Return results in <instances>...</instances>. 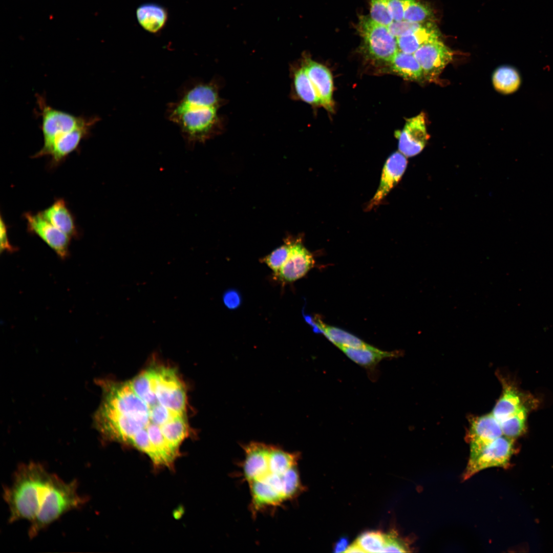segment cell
<instances>
[{
	"mask_svg": "<svg viewBox=\"0 0 553 553\" xmlns=\"http://www.w3.org/2000/svg\"><path fill=\"white\" fill-rule=\"evenodd\" d=\"M409 547L405 543L394 535H387L386 544L383 552H409Z\"/></svg>",
	"mask_w": 553,
	"mask_h": 553,
	"instance_id": "obj_30",
	"label": "cell"
},
{
	"mask_svg": "<svg viewBox=\"0 0 553 553\" xmlns=\"http://www.w3.org/2000/svg\"><path fill=\"white\" fill-rule=\"evenodd\" d=\"M514 442V439L501 436L482 444L471 445L463 479L467 480L487 468L505 466L513 453Z\"/></svg>",
	"mask_w": 553,
	"mask_h": 553,
	"instance_id": "obj_6",
	"label": "cell"
},
{
	"mask_svg": "<svg viewBox=\"0 0 553 553\" xmlns=\"http://www.w3.org/2000/svg\"><path fill=\"white\" fill-rule=\"evenodd\" d=\"M500 422L492 414L474 418L467 435L470 445L484 444L502 436Z\"/></svg>",
	"mask_w": 553,
	"mask_h": 553,
	"instance_id": "obj_14",
	"label": "cell"
},
{
	"mask_svg": "<svg viewBox=\"0 0 553 553\" xmlns=\"http://www.w3.org/2000/svg\"><path fill=\"white\" fill-rule=\"evenodd\" d=\"M428 23H417L405 20L393 21L388 27L392 34L397 38L415 33L424 27Z\"/></svg>",
	"mask_w": 553,
	"mask_h": 553,
	"instance_id": "obj_29",
	"label": "cell"
},
{
	"mask_svg": "<svg viewBox=\"0 0 553 553\" xmlns=\"http://www.w3.org/2000/svg\"><path fill=\"white\" fill-rule=\"evenodd\" d=\"M520 393L513 386L504 385L502 394L492 413L500 423L524 406Z\"/></svg>",
	"mask_w": 553,
	"mask_h": 553,
	"instance_id": "obj_18",
	"label": "cell"
},
{
	"mask_svg": "<svg viewBox=\"0 0 553 553\" xmlns=\"http://www.w3.org/2000/svg\"><path fill=\"white\" fill-rule=\"evenodd\" d=\"M4 497L9 508V521H29V536L32 538L85 502L78 494L76 481L66 482L35 462L18 467Z\"/></svg>",
	"mask_w": 553,
	"mask_h": 553,
	"instance_id": "obj_2",
	"label": "cell"
},
{
	"mask_svg": "<svg viewBox=\"0 0 553 553\" xmlns=\"http://www.w3.org/2000/svg\"><path fill=\"white\" fill-rule=\"evenodd\" d=\"M370 18L372 20L386 26L393 22L387 0H370Z\"/></svg>",
	"mask_w": 553,
	"mask_h": 553,
	"instance_id": "obj_28",
	"label": "cell"
},
{
	"mask_svg": "<svg viewBox=\"0 0 553 553\" xmlns=\"http://www.w3.org/2000/svg\"><path fill=\"white\" fill-rule=\"evenodd\" d=\"M493 83L495 89L504 94H511L516 91L520 84V78L517 71L512 67L502 66L494 72Z\"/></svg>",
	"mask_w": 553,
	"mask_h": 553,
	"instance_id": "obj_22",
	"label": "cell"
},
{
	"mask_svg": "<svg viewBox=\"0 0 553 553\" xmlns=\"http://www.w3.org/2000/svg\"><path fill=\"white\" fill-rule=\"evenodd\" d=\"M37 104L38 115L41 119L40 129L44 144L40 150L34 154L33 158L42 157L54 141L88 123L94 117L75 116L53 108L47 103L45 97L39 95H37Z\"/></svg>",
	"mask_w": 553,
	"mask_h": 553,
	"instance_id": "obj_5",
	"label": "cell"
},
{
	"mask_svg": "<svg viewBox=\"0 0 553 553\" xmlns=\"http://www.w3.org/2000/svg\"><path fill=\"white\" fill-rule=\"evenodd\" d=\"M413 55L422 69L424 79L429 81L438 78L453 57L451 49L439 38L424 44Z\"/></svg>",
	"mask_w": 553,
	"mask_h": 553,
	"instance_id": "obj_8",
	"label": "cell"
},
{
	"mask_svg": "<svg viewBox=\"0 0 553 553\" xmlns=\"http://www.w3.org/2000/svg\"><path fill=\"white\" fill-rule=\"evenodd\" d=\"M247 484L253 517L282 507L297 497L303 487L297 465L272 448L266 464Z\"/></svg>",
	"mask_w": 553,
	"mask_h": 553,
	"instance_id": "obj_3",
	"label": "cell"
},
{
	"mask_svg": "<svg viewBox=\"0 0 553 553\" xmlns=\"http://www.w3.org/2000/svg\"><path fill=\"white\" fill-rule=\"evenodd\" d=\"M345 552H365L363 549L359 546L356 542L348 546Z\"/></svg>",
	"mask_w": 553,
	"mask_h": 553,
	"instance_id": "obj_35",
	"label": "cell"
},
{
	"mask_svg": "<svg viewBox=\"0 0 553 553\" xmlns=\"http://www.w3.org/2000/svg\"><path fill=\"white\" fill-rule=\"evenodd\" d=\"M396 135L398 139V150L405 156L411 157L420 153L430 138L424 113L421 112L407 119L403 129Z\"/></svg>",
	"mask_w": 553,
	"mask_h": 553,
	"instance_id": "obj_10",
	"label": "cell"
},
{
	"mask_svg": "<svg viewBox=\"0 0 553 553\" xmlns=\"http://www.w3.org/2000/svg\"><path fill=\"white\" fill-rule=\"evenodd\" d=\"M389 63L391 70L405 79L420 81L424 78L422 69L412 54L399 51Z\"/></svg>",
	"mask_w": 553,
	"mask_h": 553,
	"instance_id": "obj_21",
	"label": "cell"
},
{
	"mask_svg": "<svg viewBox=\"0 0 553 553\" xmlns=\"http://www.w3.org/2000/svg\"><path fill=\"white\" fill-rule=\"evenodd\" d=\"M166 113L168 120L179 127L189 147L209 138L217 127V108L182 97L168 103Z\"/></svg>",
	"mask_w": 553,
	"mask_h": 553,
	"instance_id": "obj_4",
	"label": "cell"
},
{
	"mask_svg": "<svg viewBox=\"0 0 553 553\" xmlns=\"http://www.w3.org/2000/svg\"><path fill=\"white\" fill-rule=\"evenodd\" d=\"M386 541L387 535L372 531L361 534L356 542L365 552H383Z\"/></svg>",
	"mask_w": 553,
	"mask_h": 553,
	"instance_id": "obj_26",
	"label": "cell"
},
{
	"mask_svg": "<svg viewBox=\"0 0 553 553\" xmlns=\"http://www.w3.org/2000/svg\"><path fill=\"white\" fill-rule=\"evenodd\" d=\"M348 547V541L345 537L341 538L335 544L334 551L335 552H345Z\"/></svg>",
	"mask_w": 553,
	"mask_h": 553,
	"instance_id": "obj_34",
	"label": "cell"
},
{
	"mask_svg": "<svg viewBox=\"0 0 553 553\" xmlns=\"http://www.w3.org/2000/svg\"><path fill=\"white\" fill-rule=\"evenodd\" d=\"M439 34L434 23L430 22L415 33L396 38L399 50L413 54L424 44L439 38Z\"/></svg>",
	"mask_w": 553,
	"mask_h": 553,
	"instance_id": "obj_19",
	"label": "cell"
},
{
	"mask_svg": "<svg viewBox=\"0 0 553 553\" xmlns=\"http://www.w3.org/2000/svg\"><path fill=\"white\" fill-rule=\"evenodd\" d=\"M528 409L522 406L515 414L500 422L503 434L511 438H515L523 434L526 430Z\"/></svg>",
	"mask_w": 553,
	"mask_h": 553,
	"instance_id": "obj_24",
	"label": "cell"
},
{
	"mask_svg": "<svg viewBox=\"0 0 553 553\" xmlns=\"http://www.w3.org/2000/svg\"><path fill=\"white\" fill-rule=\"evenodd\" d=\"M303 67L317 94L320 104L329 111L333 108V80L330 71L323 65L306 58Z\"/></svg>",
	"mask_w": 553,
	"mask_h": 553,
	"instance_id": "obj_13",
	"label": "cell"
},
{
	"mask_svg": "<svg viewBox=\"0 0 553 553\" xmlns=\"http://www.w3.org/2000/svg\"><path fill=\"white\" fill-rule=\"evenodd\" d=\"M293 82L296 94L302 100L309 104H320L317 94L302 65L294 72Z\"/></svg>",
	"mask_w": 553,
	"mask_h": 553,
	"instance_id": "obj_23",
	"label": "cell"
},
{
	"mask_svg": "<svg viewBox=\"0 0 553 553\" xmlns=\"http://www.w3.org/2000/svg\"><path fill=\"white\" fill-rule=\"evenodd\" d=\"M406 157L396 152L387 159L383 167L379 185L370 200L368 209H372L381 203L391 190L401 179L407 166Z\"/></svg>",
	"mask_w": 553,
	"mask_h": 553,
	"instance_id": "obj_12",
	"label": "cell"
},
{
	"mask_svg": "<svg viewBox=\"0 0 553 553\" xmlns=\"http://www.w3.org/2000/svg\"><path fill=\"white\" fill-rule=\"evenodd\" d=\"M223 301L226 307L230 309H235L240 306L241 296L237 290L229 289L224 292Z\"/></svg>",
	"mask_w": 553,
	"mask_h": 553,
	"instance_id": "obj_32",
	"label": "cell"
},
{
	"mask_svg": "<svg viewBox=\"0 0 553 553\" xmlns=\"http://www.w3.org/2000/svg\"><path fill=\"white\" fill-rule=\"evenodd\" d=\"M339 349L351 360L366 368H373L381 360L396 357L399 353L382 351L373 346L368 348L341 347Z\"/></svg>",
	"mask_w": 553,
	"mask_h": 553,
	"instance_id": "obj_17",
	"label": "cell"
},
{
	"mask_svg": "<svg viewBox=\"0 0 553 553\" xmlns=\"http://www.w3.org/2000/svg\"><path fill=\"white\" fill-rule=\"evenodd\" d=\"M98 384L102 399L94 422L102 437L142 452L156 468H173L189 434L186 392L176 370L155 365L129 380Z\"/></svg>",
	"mask_w": 553,
	"mask_h": 553,
	"instance_id": "obj_1",
	"label": "cell"
},
{
	"mask_svg": "<svg viewBox=\"0 0 553 553\" xmlns=\"http://www.w3.org/2000/svg\"><path fill=\"white\" fill-rule=\"evenodd\" d=\"M288 257L275 275L283 282H292L304 276L314 264L311 253L299 241L291 242Z\"/></svg>",
	"mask_w": 553,
	"mask_h": 553,
	"instance_id": "obj_11",
	"label": "cell"
},
{
	"mask_svg": "<svg viewBox=\"0 0 553 553\" xmlns=\"http://www.w3.org/2000/svg\"><path fill=\"white\" fill-rule=\"evenodd\" d=\"M40 212L48 222L70 238L78 237V232L74 216L63 199H57Z\"/></svg>",
	"mask_w": 553,
	"mask_h": 553,
	"instance_id": "obj_15",
	"label": "cell"
},
{
	"mask_svg": "<svg viewBox=\"0 0 553 553\" xmlns=\"http://www.w3.org/2000/svg\"><path fill=\"white\" fill-rule=\"evenodd\" d=\"M358 29L366 49L374 59L390 62L399 51L397 38L392 34L388 26L370 17L363 16L359 20Z\"/></svg>",
	"mask_w": 553,
	"mask_h": 553,
	"instance_id": "obj_7",
	"label": "cell"
},
{
	"mask_svg": "<svg viewBox=\"0 0 553 553\" xmlns=\"http://www.w3.org/2000/svg\"><path fill=\"white\" fill-rule=\"evenodd\" d=\"M0 247L1 251H12L13 248L10 244L7 233V226L2 217L0 226Z\"/></svg>",
	"mask_w": 553,
	"mask_h": 553,
	"instance_id": "obj_33",
	"label": "cell"
},
{
	"mask_svg": "<svg viewBox=\"0 0 553 553\" xmlns=\"http://www.w3.org/2000/svg\"><path fill=\"white\" fill-rule=\"evenodd\" d=\"M290 251L289 242L273 250L263 259L265 263L276 275L287 260Z\"/></svg>",
	"mask_w": 553,
	"mask_h": 553,
	"instance_id": "obj_27",
	"label": "cell"
},
{
	"mask_svg": "<svg viewBox=\"0 0 553 553\" xmlns=\"http://www.w3.org/2000/svg\"><path fill=\"white\" fill-rule=\"evenodd\" d=\"M24 217L29 232L35 234L61 258L69 255L70 237L48 222L40 212H26Z\"/></svg>",
	"mask_w": 553,
	"mask_h": 553,
	"instance_id": "obj_9",
	"label": "cell"
},
{
	"mask_svg": "<svg viewBox=\"0 0 553 553\" xmlns=\"http://www.w3.org/2000/svg\"><path fill=\"white\" fill-rule=\"evenodd\" d=\"M136 17L139 25L151 33H156L164 26L167 17L166 10L160 5L146 4L136 10Z\"/></svg>",
	"mask_w": 553,
	"mask_h": 553,
	"instance_id": "obj_20",
	"label": "cell"
},
{
	"mask_svg": "<svg viewBox=\"0 0 553 553\" xmlns=\"http://www.w3.org/2000/svg\"><path fill=\"white\" fill-rule=\"evenodd\" d=\"M433 12L431 8L416 0H406L403 20L417 23L431 22Z\"/></svg>",
	"mask_w": 553,
	"mask_h": 553,
	"instance_id": "obj_25",
	"label": "cell"
},
{
	"mask_svg": "<svg viewBox=\"0 0 553 553\" xmlns=\"http://www.w3.org/2000/svg\"><path fill=\"white\" fill-rule=\"evenodd\" d=\"M387 2L393 21L403 20L406 0H387Z\"/></svg>",
	"mask_w": 553,
	"mask_h": 553,
	"instance_id": "obj_31",
	"label": "cell"
},
{
	"mask_svg": "<svg viewBox=\"0 0 553 553\" xmlns=\"http://www.w3.org/2000/svg\"><path fill=\"white\" fill-rule=\"evenodd\" d=\"M316 320V322H314L311 319L309 323L313 327L314 331L323 333L338 348L341 347L368 348L372 346L348 332L326 325L320 319Z\"/></svg>",
	"mask_w": 553,
	"mask_h": 553,
	"instance_id": "obj_16",
	"label": "cell"
}]
</instances>
